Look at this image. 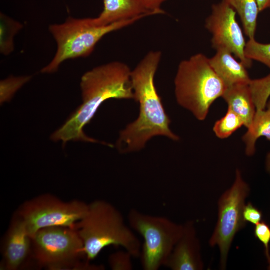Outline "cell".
Instances as JSON below:
<instances>
[{"mask_svg":"<svg viewBox=\"0 0 270 270\" xmlns=\"http://www.w3.org/2000/svg\"><path fill=\"white\" fill-rule=\"evenodd\" d=\"M162 56L160 51L151 50L132 70L134 100L140 104V112L138 118L120 132L116 145L122 154L142 150L147 142L156 136L180 140L170 129L171 120L155 86V75Z\"/></svg>","mask_w":270,"mask_h":270,"instance_id":"6da1fadb","label":"cell"},{"mask_svg":"<svg viewBox=\"0 0 270 270\" xmlns=\"http://www.w3.org/2000/svg\"><path fill=\"white\" fill-rule=\"evenodd\" d=\"M132 70L124 62H112L98 66L82 77V104L66 122L51 136L54 142L82 141L102 143L88 136L84 128L94 118L100 106L110 99L134 100L131 82Z\"/></svg>","mask_w":270,"mask_h":270,"instance_id":"7a4b0ae2","label":"cell"},{"mask_svg":"<svg viewBox=\"0 0 270 270\" xmlns=\"http://www.w3.org/2000/svg\"><path fill=\"white\" fill-rule=\"evenodd\" d=\"M76 230L82 240L88 262L111 246L122 248L134 257L140 256V240L120 212L106 201L96 200L89 204L88 212Z\"/></svg>","mask_w":270,"mask_h":270,"instance_id":"3957f363","label":"cell"},{"mask_svg":"<svg viewBox=\"0 0 270 270\" xmlns=\"http://www.w3.org/2000/svg\"><path fill=\"white\" fill-rule=\"evenodd\" d=\"M226 89L204 54H194L180 63L174 78L176 100L198 120L206 118L211 106Z\"/></svg>","mask_w":270,"mask_h":270,"instance_id":"277c9868","label":"cell"},{"mask_svg":"<svg viewBox=\"0 0 270 270\" xmlns=\"http://www.w3.org/2000/svg\"><path fill=\"white\" fill-rule=\"evenodd\" d=\"M146 16H142L105 26L96 25L93 18L69 17L61 24L50 25L49 31L56 42L57 50L52 61L41 70V72H56L66 60L89 56L105 36Z\"/></svg>","mask_w":270,"mask_h":270,"instance_id":"5b68a950","label":"cell"},{"mask_svg":"<svg viewBox=\"0 0 270 270\" xmlns=\"http://www.w3.org/2000/svg\"><path fill=\"white\" fill-rule=\"evenodd\" d=\"M128 222L144 239L141 259L145 270H158L165 266L175 246L181 238L184 225L167 218L131 210Z\"/></svg>","mask_w":270,"mask_h":270,"instance_id":"8992f818","label":"cell"},{"mask_svg":"<svg viewBox=\"0 0 270 270\" xmlns=\"http://www.w3.org/2000/svg\"><path fill=\"white\" fill-rule=\"evenodd\" d=\"M32 255L41 266L50 270L88 268L80 260L86 258L77 230L65 226L41 229L32 238Z\"/></svg>","mask_w":270,"mask_h":270,"instance_id":"52a82bcc","label":"cell"},{"mask_svg":"<svg viewBox=\"0 0 270 270\" xmlns=\"http://www.w3.org/2000/svg\"><path fill=\"white\" fill-rule=\"evenodd\" d=\"M89 204L78 200L64 202L50 194L36 196L23 204L17 212L32 238L41 229L65 226L76 230L86 214Z\"/></svg>","mask_w":270,"mask_h":270,"instance_id":"ba28073f","label":"cell"},{"mask_svg":"<svg viewBox=\"0 0 270 270\" xmlns=\"http://www.w3.org/2000/svg\"><path fill=\"white\" fill-rule=\"evenodd\" d=\"M250 192L248 185L243 180L240 170H237L234 184L219 200L218 220L210 244L219 248L222 270L226 268L228 252L236 234L246 225L243 210Z\"/></svg>","mask_w":270,"mask_h":270,"instance_id":"9c48e42d","label":"cell"},{"mask_svg":"<svg viewBox=\"0 0 270 270\" xmlns=\"http://www.w3.org/2000/svg\"><path fill=\"white\" fill-rule=\"evenodd\" d=\"M236 14L234 10L222 0L212 6V13L206 20L205 26L212 34V46L216 50H228L247 68H250L252 60L246 56V42L236 20Z\"/></svg>","mask_w":270,"mask_h":270,"instance_id":"30bf717a","label":"cell"},{"mask_svg":"<svg viewBox=\"0 0 270 270\" xmlns=\"http://www.w3.org/2000/svg\"><path fill=\"white\" fill-rule=\"evenodd\" d=\"M165 266L172 270H200L204 268L200 243L192 222H189L184 225L182 236Z\"/></svg>","mask_w":270,"mask_h":270,"instance_id":"8fae6325","label":"cell"},{"mask_svg":"<svg viewBox=\"0 0 270 270\" xmlns=\"http://www.w3.org/2000/svg\"><path fill=\"white\" fill-rule=\"evenodd\" d=\"M32 254V238L24 222L18 214L14 216L7 232L4 246V268L16 270Z\"/></svg>","mask_w":270,"mask_h":270,"instance_id":"7c38bea8","label":"cell"},{"mask_svg":"<svg viewBox=\"0 0 270 270\" xmlns=\"http://www.w3.org/2000/svg\"><path fill=\"white\" fill-rule=\"evenodd\" d=\"M104 10L98 16L93 18L94 23L99 26L156 14L148 12L140 0H104Z\"/></svg>","mask_w":270,"mask_h":270,"instance_id":"4fadbf2b","label":"cell"},{"mask_svg":"<svg viewBox=\"0 0 270 270\" xmlns=\"http://www.w3.org/2000/svg\"><path fill=\"white\" fill-rule=\"evenodd\" d=\"M209 62L226 88L237 84H249L251 80L246 66L240 61L238 62L228 50H216V54L209 58Z\"/></svg>","mask_w":270,"mask_h":270,"instance_id":"5bb4252c","label":"cell"},{"mask_svg":"<svg viewBox=\"0 0 270 270\" xmlns=\"http://www.w3.org/2000/svg\"><path fill=\"white\" fill-rule=\"evenodd\" d=\"M231 109L244 122L248 128L251 125L256 112L249 84H240L226 88L222 96Z\"/></svg>","mask_w":270,"mask_h":270,"instance_id":"9a60e30c","label":"cell"},{"mask_svg":"<svg viewBox=\"0 0 270 270\" xmlns=\"http://www.w3.org/2000/svg\"><path fill=\"white\" fill-rule=\"evenodd\" d=\"M262 136L270 141V100L265 110L256 112L251 125L242 136L247 156H252L254 154L256 142Z\"/></svg>","mask_w":270,"mask_h":270,"instance_id":"2e32d148","label":"cell"},{"mask_svg":"<svg viewBox=\"0 0 270 270\" xmlns=\"http://www.w3.org/2000/svg\"><path fill=\"white\" fill-rule=\"evenodd\" d=\"M238 14L244 32L249 40L254 39L260 10L256 0H224Z\"/></svg>","mask_w":270,"mask_h":270,"instance_id":"e0dca14e","label":"cell"},{"mask_svg":"<svg viewBox=\"0 0 270 270\" xmlns=\"http://www.w3.org/2000/svg\"><path fill=\"white\" fill-rule=\"evenodd\" d=\"M23 25L3 13L0 14V52L8 56L14 50V38Z\"/></svg>","mask_w":270,"mask_h":270,"instance_id":"ac0fdd59","label":"cell"},{"mask_svg":"<svg viewBox=\"0 0 270 270\" xmlns=\"http://www.w3.org/2000/svg\"><path fill=\"white\" fill-rule=\"evenodd\" d=\"M243 126H244V124L242 118L228 108L225 116L216 122L213 130L218 138L225 139L230 137Z\"/></svg>","mask_w":270,"mask_h":270,"instance_id":"d6986e66","label":"cell"},{"mask_svg":"<svg viewBox=\"0 0 270 270\" xmlns=\"http://www.w3.org/2000/svg\"><path fill=\"white\" fill-rule=\"evenodd\" d=\"M249 86L256 111L265 110L270 96V74L256 80H251Z\"/></svg>","mask_w":270,"mask_h":270,"instance_id":"ffe728a7","label":"cell"},{"mask_svg":"<svg viewBox=\"0 0 270 270\" xmlns=\"http://www.w3.org/2000/svg\"><path fill=\"white\" fill-rule=\"evenodd\" d=\"M245 54L248 58L262 63L270 68V44H261L255 38L249 40L246 42Z\"/></svg>","mask_w":270,"mask_h":270,"instance_id":"44dd1931","label":"cell"},{"mask_svg":"<svg viewBox=\"0 0 270 270\" xmlns=\"http://www.w3.org/2000/svg\"><path fill=\"white\" fill-rule=\"evenodd\" d=\"M32 78L30 76H10L0 81V103L10 101L15 93Z\"/></svg>","mask_w":270,"mask_h":270,"instance_id":"7402d4cb","label":"cell"},{"mask_svg":"<svg viewBox=\"0 0 270 270\" xmlns=\"http://www.w3.org/2000/svg\"><path fill=\"white\" fill-rule=\"evenodd\" d=\"M132 258L134 257L132 254L124 250L118 251L110 256L109 265L113 270H132Z\"/></svg>","mask_w":270,"mask_h":270,"instance_id":"603a6c76","label":"cell"},{"mask_svg":"<svg viewBox=\"0 0 270 270\" xmlns=\"http://www.w3.org/2000/svg\"><path fill=\"white\" fill-rule=\"evenodd\" d=\"M254 234L255 237L264 246L265 253L270 269V254L269 244L270 242V227L264 222L256 225Z\"/></svg>","mask_w":270,"mask_h":270,"instance_id":"cb8c5ba5","label":"cell"},{"mask_svg":"<svg viewBox=\"0 0 270 270\" xmlns=\"http://www.w3.org/2000/svg\"><path fill=\"white\" fill-rule=\"evenodd\" d=\"M243 217L246 222H248L256 225L261 222L262 218V214L251 202H248L244 207Z\"/></svg>","mask_w":270,"mask_h":270,"instance_id":"d4e9b609","label":"cell"},{"mask_svg":"<svg viewBox=\"0 0 270 270\" xmlns=\"http://www.w3.org/2000/svg\"><path fill=\"white\" fill-rule=\"evenodd\" d=\"M146 9L149 12L156 14H164V12L162 10V4L166 0H140Z\"/></svg>","mask_w":270,"mask_h":270,"instance_id":"484cf974","label":"cell"},{"mask_svg":"<svg viewBox=\"0 0 270 270\" xmlns=\"http://www.w3.org/2000/svg\"><path fill=\"white\" fill-rule=\"evenodd\" d=\"M260 12L270 8V0H256Z\"/></svg>","mask_w":270,"mask_h":270,"instance_id":"4316f807","label":"cell"},{"mask_svg":"<svg viewBox=\"0 0 270 270\" xmlns=\"http://www.w3.org/2000/svg\"><path fill=\"white\" fill-rule=\"evenodd\" d=\"M266 166L268 172L270 174V152L266 157Z\"/></svg>","mask_w":270,"mask_h":270,"instance_id":"83f0119b","label":"cell"}]
</instances>
